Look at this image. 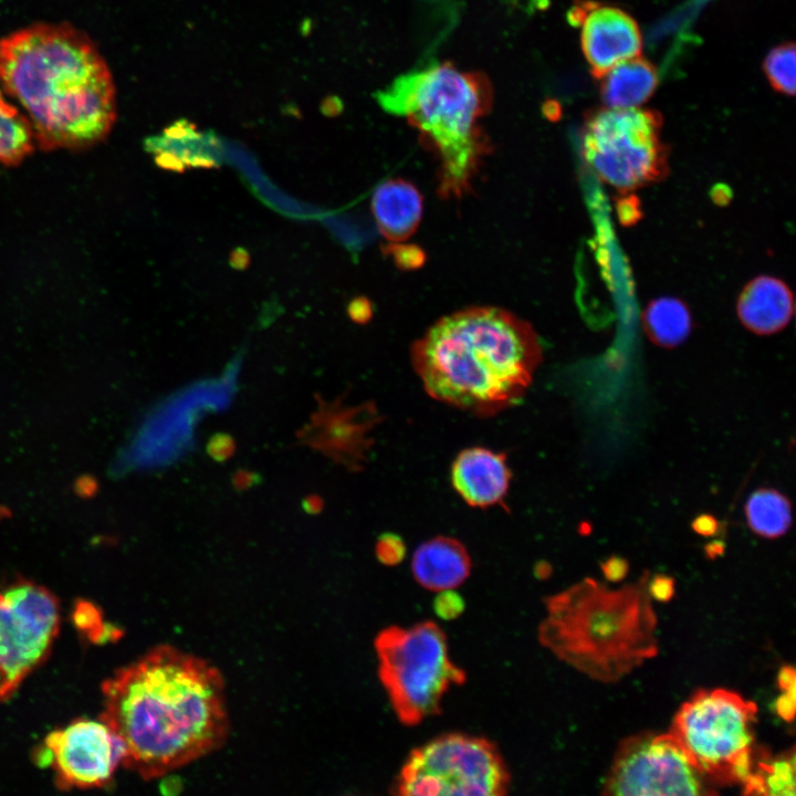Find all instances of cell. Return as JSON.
Masks as SVG:
<instances>
[{
    "label": "cell",
    "mask_w": 796,
    "mask_h": 796,
    "mask_svg": "<svg viewBox=\"0 0 796 796\" xmlns=\"http://www.w3.org/2000/svg\"><path fill=\"white\" fill-rule=\"evenodd\" d=\"M102 693L100 719L122 743V764L145 779L206 756L229 733L220 671L169 645L116 670Z\"/></svg>",
    "instance_id": "1"
},
{
    "label": "cell",
    "mask_w": 796,
    "mask_h": 796,
    "mask_svg": "<svg viewBox=\"0 0 796 796\" xmlns=\"http://www.w3.org/2000/svg\"><path fill=\"white\" fill-rule=\"evenodd\" d=\"M0 86L42 150L84 149L116 121V90L95 43L66 23H35L0 39Z\"/></svg>",
    "instance_id": "2"
},
{
    "label": "cell",
    "mask_w": 796,
    "mask_h": 796,
    "mask_svg": "<svg viewBox=\"0 0 796 796\" xmlns=\"http://www.w3.org/2000/svg\"><path fill=\"white\" fill-rule=\"evenodd\" d=\"M534 328L496 307H471L436 322L412 347L427 394L480 416L519 404L540 366Z\"/></svg>",
    "instance_id": "3"
},
{
    "label": "cell",
    "mask_w": 796,
    "mask_h": 796,
    "mask_svg": "<svg viewBox=\"0 0 796 796\" xmlns=\"http://www.w3.org/2000/svg\"><path fill=\"white\" fill-rule=\"evenodd\" d=\"M650 574L617 589L586 577L544 599L537 638L557 659L604 682H617L658 653Z\"/></svg>",
    "instance_id": "4"
},
{
    "label": "cell",
    "mask_w": 796,
    "mask_h": 796,
    "mask_svg": "<svg viewBox=\"0 0 796 796\" xmlns=\"http://www.w3.org/2000/svg\"><path fill=\"white\" fill-rule=\"evenodd\" d=\"M380 106L404 116L439 160V192L465 193L489 142L480 121L492 106L489 80L452 63H434L399 76L377 95Z\"/></svg>",
    "instance_id": "5"
},
{
    "label": "cell",
    "mask_w": 796,
    "mask_h": 796,
    "mask_svg": "<svg viewBox=\"0 0 796 796\" xmlns=\"http://www.w3.org/2000/svg\"><path fill=\"white\" fill-rule=\"evenodd\" d=\"M374 649L379 681L406 726L440 714L446 692L467 680L465 671L449 656L446 632L434 621L386 627L376 636Z\"/></svg>",
    "instance_id": "6"
},
{
    "label": "cell",
    "mask_w": 796,
    "mask_h": 796,
    "mask_svg": "<svg viewBox=\"0 0 796 796\" xmlns=\"http://www.w3.org/2000/svg\"><path fill=\"white\" fill-rule=\"evenodd\" d=\"M756 713L755 703L736 692L701 690L681 705L670 733L702 776L743 784L752 772Z\"/></svg>",
    "instance_id": "7"
},
{
    "label": "cell",
    "mask_w": 796,
    "mask_h": 796,
    "mask_svg": "<svg viewBox=\"0 0 796 796\" xmlns=\"http://www.w3.org/2000/svg\"><path fill=\"white\" fill-rule=\"evenodd\" d=\"M661 128V115L651 109L593 111L580 133L583 157L603 182L621 192L658 182L669 172Z\"/></svg>",
    "instance_id": "8"
},
{
    "label": "cell",
    "mask_w": 796,
    "mask_h": 796,
    "mask_svg": "<svg viewBox=\"0 0 796 796\" xmlns=\"http://www.w3.org/2000/svg\"><path fill=\"white\" fill-rule=\"evenodd\" d=\"M511 776L495 744L463 733L439 735L413 748L391 793L401 796H501Z\"/></svg>",
    "instance_id": "9"
},
{
    "label": "cell",
    "mask_w": 796,
    "mask_h": 796,
    "mask_svg": "<svg viewBox=\"0 0 796 796\" xmlns=\"http://www.w3.org/2000/svg\"><path fill=\"white\" fill-rule=\"evenodd\" d=\"M60 622L59 599L46 587L19 578L0 590V701L46 659Z\"/></svg>",
    "instance_id": "10"
},
{
    "label": "cell",
    "mask_w": 796,
    "mask_h": 796,
    "mask_svg": "<svg viewBox=\"0 0 796 796\" xmlns=\"http://www.w3.org/2000/svg\"><path fill=\"white\" fill-rule=\"evenodd\" d=\"M672 733H643L620 742L604 784V795L663 796L710 794Z\"/></svg>",
    "instance_id": "11"
},
{
    "label": "cell",
    "mask_w": 796,
    "mask_h": 796,
    "mask_svg": "<svg viewBox=\"0 0 796 796\" xmlns=\"http://www.w3.org/2000/svg\"><path fill=\"white\" fill-rule=\"evenodd\" d=\"M44 744L52 751L51 766L61 789L107 785L124 756L122 743L101 719L75 720L51 732Z\"/></svg>",
    "instance_id": "12"
},
{
    "label": "cell",
    "mask_w": 796,
    "mask_h": 796,
    "mask_svg": "<svg viewBox=\"0 0 796 796\" xmlns=\"http://www.w3.org/2000/svg\"><path fill=\"white\" fill-rule=\"evenodd\" d=\"M568 20L580 29L583 53L597 80L616 64L641 53L639 27L621 9L593 1H576L568 12Z\"/></svg>",
    "instance_id": "13"
},
{
    "label": "cell",
    "mask_w": 796,
    "mask_h": 796,
    "mask_svg": "<svg viewBox=\"0 0 796 796\" xmlns=\"http://www.w3.org/2000/svg\"><path fill=\"white\" fill-rule=\"evenodd\" d=\"M510 479L505 455L482 447L461 451L451 468L454 490L475 507L501 503L507 493Z\"/></svg>",
    "instance_id": "14"
},
{
    "label": "cell",
    "mask_w": 796,
    "mask_h": 796,
    "mask_svg": "<svg viewBox=\"0 0 796 796\" xmlns=\"http://www.w3.org/2000/svg\"><path fill=\"white\" fill-rule=\"evenodd\" d=\"M736 313L742 325L756 335L778 333L794 314L792 290L781 279L756 276L739 295Z\"/></svg>",
    "instance_id": "15"
},
{
    "label": "cell",
    "mask_w": 796,
    "mask_h": 796,
    "mask_svg": "<svg viewBox=\"0 0 796 796\" xmlns=\"http://www.w3.org/2000/svg\"><path fill=\"white\" fill-rule=\"evenodd\" d=\"M411 570L416 582L431 591L454 589L470 575L471 558L455 538L437 536L415 551Z\"/></svg>",
    "instance_id": "16"
},
{
    "label": "cell",
    "mask_w": 796,
    "mask_h": 796,
    "mask_svg": "<svg viewBox=\"0 0 796 796\" xmlns=\"http://www.w3.org/2000/svg\"><path fill=\"white\" fill-rule=\"evenodd\" d=\"M373 213L381 234L392 242L408 239L417 229L422 214V197L404 179H390L375 190Z\"/></svg>",
    "instance_id": "17"
},
{
    "label": "cell",
    "mask_w": 796,
    "mask_h": 796,
    "mask_svg": "<svg viewBox=\"0 0 796 796\" xmlns=\"http://www.w3.org/2000/svg\"><path fill=\"white\" fill-rule=\"evenodd\" d=\"M598 80L601 98L609 108L639 107L658 85L656 67L640 55L616 64Z\"/></svg>",
    "instance_id": "18"
},
{
    "label": "cell",
    "mask_w": 796,
    "mask_h": 796,
    "mask_svg": "<svg viewBox=\"0 0 796 796\" xmlns=\"http://www.w3.org/2000/svg\"><path fill=\"white\" fill-rule=\"evenodd\" d=\"M641 321L648 338L664 348L682 344L692 329L690 310L677 297L664 296L651 301L642 312Z\"/></svg>",
    "instance_id": "19"
},
{
    "label": "cell",
    "mask_w": 796,
    "mask_h": 796,
    "mask_svg": "<svg viewBox=\"0 0 796 796\" xmlns=\"http://www.w3.org/2000/svg\"><path fill=\"white\" fill-rule=\"evenodd\" d=\"M744 513L751 531L768 540L786 534L793 522L789 499L773 488L755 490L745 502Z\"/></svg>",
    "instance_id": "20"
},
{
    "label": "cell",
    "mask_w": 796,
    "mask_h": 796,
    "mask_svg": "<svg viewBox=\"0 0 796 796\" xmlns=\"http://www.w3.org/2000/svg\"><path fill=\"white\" fill-rule=\"evenodd\" d=\"M34 143L25 115L0 93V164L19 165L33 151Z\"/></svg>",
    "instance_id": "21"
},
{
    "label": "cell",
    "mask_w": 796,
    "mask_h": 796,
    "mask_svg": "<svg viewBox=\"0 0 796 796\" xmlns=\"http://www.w3.org/2000/svg\"><path fill=\"white\" fill-rule=\"evenodd\" d=\"M745 794L794 795L795 757L790 753L784 757L760 762L757 769L751 772L743 783Z\"/></svg>",
    "instance_id": "22"
},
{
    "label": "cell",
    "mask_w": 796,
    "mask_h": 796,
    "mask_svg": "<svg viewBox=\"0 0 796 796\" xmlns=\"http://www.w3.org/2000/svg\"><path fill=\"white\" fill-rule=\"evenodd\" d=\"M796 51L793 43L774 48L764 60V72L769 84L785 95L795 93Z\"/></svg>",
    "instance_id": "23"
},
{
    "label": "cell",
    "mask_w": 796,
    "mask_h": 796,
    "mask_svg": "<svg viewBox=\"0 0 796 796\" xmlns=\"http://www.w3.org/2000/svg\"><path fill=\"white\" fill-rule=\"evenodd\" d=\"M73 621L76 628L95 643H104L122 636V630L103 621L101 610L91 601H77Z\"/></svg>",
    "instance_id": "24"
},
{
    "label": "cell",
    "mask_w": 796,
    "mask_h": 796,
    "mask_svg": "<svg viewBox=\"0 0 796 796\" xmlns=\"http://www.w3.org/2000/svg\"><path fill=\"white\" fill-rule=\"evenodd\" d=\"M464 607V599L453 589L439 591L433 600L434 612L444 620L458 618L463 612Z\"/></svg>",
    "instance_id": "25"
},
{
    "label": "cell",
    "mask_w": 796,
    "mask_h": 796,
    "mask_svg": "<svg viewBox=\"0 0 796 796\" xmlns=\"http://www.w3.org/2000/svg\"><path fill=\"white\" fill-rule=\"evenodd\" d=\"M406 546L401 538L394 534L383 535L376 545V555L385 565H396L402 561Z\"/></svg>",
    "instance_id": "26"
},
{
    "label": "cell",
    "mask_w": 796,
    "mask_h": 796,
    "mask_svg": "<svg viewBox=\"0 0 796 796\" xmlns=\"http://www.w3.org/2000/svg\"><path fill=\"white\" fill-rule=\"evenodd\" d=\"M235 450V443L232 437L226 433H217L212 436L207 444V452L216 461H226Z\"/></svg>",
    "instance_id": "27"
},
{
    "label": "cell",
    "mask_w": 796,
    "mask_h": 796,
    "mask_svg": "<svg viewBox=\"0 0 796 796\" xmlns=\"http://www.w3.org/2000/svg\"><path fill=\"white\" fill-rule=\"evenodd\" d=\"M648 590L651 598L659 601H668L674 593V580L671 576L658 574L650 576Z\"/></svg>",
    "instance_id": "28"
},
{
    "label": "cell",
    "mask_w": 796,
    "mask_h": 796,
    "mask_svg": "<svg viewBox=\"0 0 796 796\" xmlns=\"http://www.w3.org/2000/svg\"><path fill=\"white\" fill-rule=\"evenodd\" d=\"M600 568L608 580L618 582L626 576L629 566L625 558L610 556L601 563Z\"/></svg>",
    "instance_id": "29"
},
{
    "label": "cell",
    "mask_w": 796,
    "mask_h": 796,
    "mask_svg": "<svg viewBox=\"0 0 796 796\" xmlns=\"http://www.w3.org/2000/svg\"><path fill=\"white\" fill-rule=\"evenodd\" d=\"M691 528L694 533L701 536L710 537L718 534L720 530V522L714 515L710 513H702L692 520Z\"/></svg>",
    "instance_id": "30"
},
{
    "label": "cell",
    "mask_w": 796,
    "mask_h": 796,
    "mask_svg": "<svg viewBox=\"0 0 796 796\" xmlns=\"http://www.w3.org/2000/svg\"><path fill=\"white\" fill-rule=\"evenodd\" d=\"M777 712L786 721H790L795 713V687L785 690V693L777 700Z\"/></svg>",
    "instance_id": "31"
},
{
    "label": "cell",
    "mask_w": 796,
    "mask_h": 796,
    "mask_svg": "<svg viewBox=\"0 0 796 796\" xmlns=\"http://www.w3.org/2000/svg\"><path fill=\"white\" fill-rule=\"evenodd\" d=\"M618 203V212L621 221L626 222L627 224L635 222L637 220V214L639 213L637 199L625 198Z\"/></svg>",
    "instance_id": "32"
},
{
    "label": "cell",
    "mask_w": 796,
    "mask_h": 796,
    "mask_svg": "<svg viewBox=\"0 0 796 796\" xmlns=\"http://www.w3.org/2000/svg\"><path fill=\"white\" fill-rule=\"evenodd\" d=\"M395 256L398 260V264L406 266L416 265L418 264L417 259H423L422 254L418 255L417 250H415L413 248L402 249L401 252L396 251Z\"/></svg>",
    "instance_id": "33"
},
{
    "label": "cell",
    "mask_w": 796,
    "mask_h": 796,
    "mask_svg": "<svg viewBox=\"0 0 796 796\" xmlns=\"http://www.w3.org/2000/svg\"><path fill=\"white\" fill-rule=\"evenodd\" d=\"M778 684L783 690L795 687V670L792 667H784L779 671Z\"/></svg>",
    "instance_id": "34"
},
{
    "label": "cell",
    "mask_w": 796,
    "mask_h": 796,
    "mask_svg": "<svg viewBox=\"0 0 796 796\" xmlns=\"http://www.w3.org/2000/svg\"><path fill=\"white\" fill-rule=\"evenodd\" d=\"M34 761L40 767L51 766L53 761L52 751L44 744L35 751Z\"/></svg>",
    "instance_id": "35"
},
{
    "label": "cell",
    "mask_w": 796,
    "mask_h": 796,
    "mask_svg": "<svg viewBox=\"0 0 796 796\" xmlns=\"http://www.w3.org/2000/svg\"><path fill=\"white\" fill-rule=\"evenodd\" d=\"M363 304H364L363 301H357V300L354 301V302L350 304V306H349V314H350V316H352L353 320L358 321V322H363L364 318H366L365 312L368 313L369 311H368V310H365V307L363 306Z\"/></svg>",
    "instance_id": "36"
},
{
    "label": "cell",
    "mask_w": 796,
    "mask_h": 796,
    "mask_svg": "<svg viewBox=\"0 0 796 796\" xmlns=\"http://www.w3.org/2000/svg\"><path fill=\"white\" fill-rule=\"evenodd\" d=\"M323 502L320 498L311 495L303 502V507L307 513L315 514L321 511Z\"/></svg>",
    "instance_id": "37"
},
{
    "label": "cell",
    "mask_w": 796,
    "mask_h": 796,
    "mask_svg": "<svg viewBox=\"0 0 796 796\" xmlns=\"http://www.w3.org/2000/svg\"><path fill=\"white\" fill-rule=\"evenodd\" d=\"M254 475L249 472L240 471L234 476V483L239 489L248 488L254 482Z\"/></svg>",
    "instance_id": "38"
},
{
    "label": "cell",
    "mask_w": 796,
    "mask_h": 796,
    "mask_svg": "<svg viewBox=\"0 0 796 796\" xmlns=\"http://www.w3.org/2000/svg\"><path fill=\"white\" fill-rule=\"evenodd\" d=\"M76 488H77V490H78V493L82 494V495H83V494H84V495H90V494H92V493L95 491V489H96L95 482H94L92 479H81V480H78V482H77V484H76Z\"/></svg>",
    "instance_id": "39"
},
{
    "label": "cell",
    "mask_w": 796,
    "mask_h": 796,
    "mask_svg": "<svg viewBox=\"0 0 796 796\" xmlns=\"http://www.w3.org/2000/svg\"><path fill=\"white\" fill-rule=\"evenodd\" d=\"M723 549H724V544L719 541H714V542L710 543L709 545H706V547H705L706 554L710 557H714V556L721 554L723 552Z\"/></svg>",
    "instance_id": "40"
},
{
    "label": "cell",
    "mask_w": 796,
    "mask_h": 796,
    "mask_svg": "<svg viewBox=\"0 0 796 796\" xmlns=\"http://www.w3.org/2000/svg\"><path fill=\"white\" fill-rule=\"evenodd\" d=\"M6 514H7V512H6V511H2V509L0 507V517L3 516V515H6Z\"/></svg>",
    "instance_id": "41"
}]
</instances>
